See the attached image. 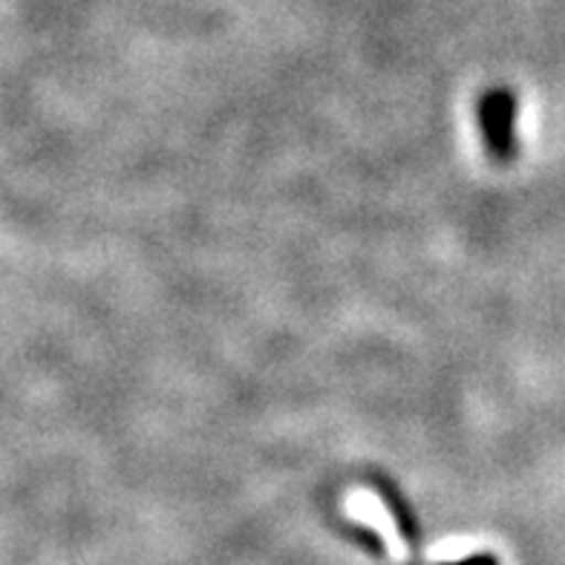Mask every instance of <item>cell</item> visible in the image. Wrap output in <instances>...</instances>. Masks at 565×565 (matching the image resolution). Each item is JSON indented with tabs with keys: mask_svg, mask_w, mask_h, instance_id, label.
<instances>
[]
</instances>
